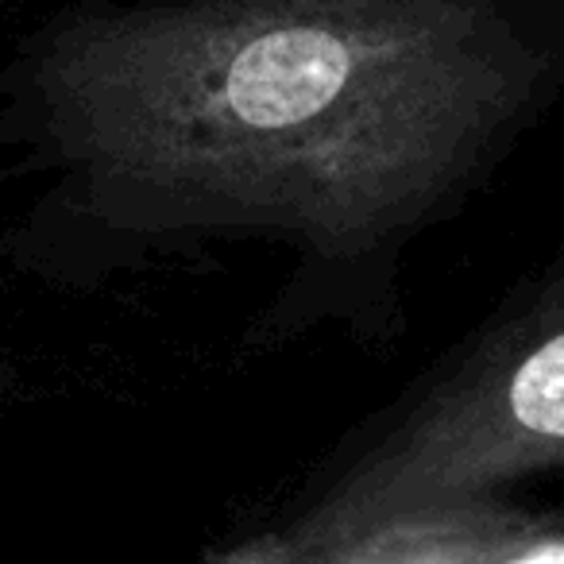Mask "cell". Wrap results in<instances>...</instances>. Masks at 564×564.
Wrapping results in <instances>:
<instances>
[{"label": "cell", "instance_id": "obj_1", "mask_svg": "<svg viewBox=\"0 0 564 564\" xmlns=\"http://www.w3.org/2000/svg\"><path fill=\"white\" fill-rule=\"evenodd\" d=\"M541 82L491 0H194L82 55L70 128L135 228L348 263L437 217Z\"/></svg>", "mask_w": 564, "mask_h": 564}, {"label": "cell", "instance_id": "obj_2", "mask_svg": "<svg viewBox=\"0 0 564 564\" xmlns=\"http://www.w3.org/2000/svg\"><path fill=\"white\" fill-rule=\"evenodd\" d=\"M564 471V263L430 383L279 541L322 545L399 518L499 502Z\"/></svg>", "mask_w": 564, "mask_h": 564}, {"label": "cell", "instance_id": "obj_3", "mask_svg": "<svg viewBox=\"0 0 564 564\" xmlns=\"http://www.w3.org/2000/svg\"><path fill=\"white\" fill-rule=\"evenodd\" d=\"M217 564H564V522L507 514L499 502L399 518L322 545L259 538Z\"/></svg>", "mask_w": 564, "mask_h": 564}]
</instances>
